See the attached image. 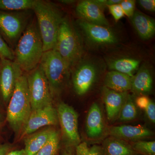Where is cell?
Wrapping results in <instances>:
<instances>
[{
    "label": "cell",
    "mask_w": 155,
    "mask_h": 155,
    "mask_svg": "<svg viewBox=\"0 0 155 155\" xmlns=\"http://www.w3.org/2000/svg\"><path fill=\"white\" fill-rule=\"evenodd\" d=\"M110 13L114 17L115 21L117 22L124 17V14L120 4L108 6Z\"/></svg>",
    "instance_id": "obj_30"
},
{
    "label": "cell",
    "mask_w": 155,
    "mask_h": 155,
    "mask_svg": "<svg viewBox=\"0 0 155 155\" xmlns=\"http://www.w3.org/2000/svg\"><path fill=\"white\" fill-rule=\"evenodd\" d=\"M23 71L14 61L0 59V93L4 101H10L17 79Z\"/></svg>",
    "instance_id": "obj_10"
},
{
    "label": "cell",
    "mask_w": 155,
    "mask_h": 155,
    "mask_svg": "<svg viewBox=\"0 0 155 155\" xmlns=\"http://www.w3.org/2000/svg\"><path fill=\"white\" fill-rule=\"evenodd\" d=\"M37 0H0V10L17 12L32 10Z\"/></svg>",
    "instance_id": "obj_23"
},
{
    "label": "cell",
    "mask_w": 155,
    "mask_h": 155,
    "mask_svg": "<svg viewBox=\"0 0 155 155\" xmlns=\"http://www.w3.org/2000/svg\"><path fill=\"white\" fill-rule=\"evenodd\" d=\"M43 43L44 51L55 47L59 28L64 17L61 10L50 2L37 0L33 9Z\"/></svg>",
    "instance_id": "obj_2"
},
{
    "label": "cell",
    "mask_w": 155,
    "mask_h": 155,
    "mask_svg": "<svg viewBox=\"0 0 155 155\" xmlns=\"http://www.w3.org/2000/svg\"><path fill=\"white\" fill-rule=\"evenodd\" d=\"M55 129L48 127L36 133L31 134L24 140L26 155H35L48 141Z\"/></svg>",
    "instance_id": "obj_19"
},
{
    "label": "cell",
    "mask_w": 155,
    "mask_h": 155,
    "mask_svg": "<svg viewBox=\"0 0 155 155\" xmlns=\"http://www.w3.org/2000/svg\"><path fill=\"white\" fill-rule=\"evenodd\" d=\"M134 151L138 155H155V141L138 140L131 144Z\"/></svg>",
    "instance_id": "obj_26"
},
{
    "label": "cell",
    "mask_w": 155,
    "mask_h": 155,
    "mask_svg": "<svg viewBox=\"0 0 155 155\" xmlns=\"http://www.w3.org/2000/svg\"><path fill=\"white\" fill-rule=\"evenodd\" d=\"M60 2L63 3V4H67V5H69V4H72L75 2V1H72V0H63V1H60Z\"/></svg>",
    "instance_id": "obj_38"
},
{
    "label": "cell",
    "mask_w": 155,
    "mask_h": 155,
    "mask_svg": "<svg viewBox=\"0 0 155 155\" xmlns=\"http://www.w3.org/2000/svg\"><path fill=\"white\" fill-rule=\"evenodd\" d=\"M87 137L93 140L101 138L104 131V124L102 113L96 103L91 105L89 110L86 121Z\"/></svg>",
    "instance_id": "obj_16"
},
{
    "label": "cell",
    "mask_w": 155,
    "mask_h": 155,
    "mask_svg": "<svg viewBox=\"0 0 155 155\" xmlns=\"http://www.w3.org/2000/svg\"><path fill=\"white\" fill-rule=\"evenodd\" d=\"M139 155L138 154H137V155Z\"/></svg>",
    "instance_id": "obj_41"
},
{
    "label": "cell",
    "mask_w": 155,
    "mask_h": 155,
    "mask_svg": "<svg viewBox=\"0 0 155 155\" xmlns=\"http://www.w3.org/2000/svg\"><path fill=\"white\" fill-rule=\"evenodd\" d=\"M140 60L129 57H122L111 59L108 61L109 69L113 71L121 72L133 77L138 70L140 64Z\"/></svg>",
    "instance_id": "obj_22"
},
{
    "label": "cell",
    "mask_w": 155,
    "mask_h": 155,
    "mask_svg": "<svg viewBox=\"0 0 155 155\" xmlns=\"http://www.w3.org/2000/svg\"><path fill=\"white\" fill-rule=\"evenodd\" d=\"M59 123L58 113L52 105L31 111L20 138L30 135L41 127L56 125Z\"/></svg>",
    "instance_id": "obj_12"
},
{
    "label": "cell",
    "mask_w": 155,
    "mask_h": 155,
    "mask_svg": "<svg viewBox=\"0 0 155 155\" xmlns=\"http://www.w3.org/2000/svg\"><path fill=\"white\" fill-rule=\"evenodd\" d=\"M122 0H106V6H108L113 5L120 4Z\"/></svg>",
    "instance_id": "obj_36"
},
{
    "label": "cell",
    "mask_w": 155,
    "mask_h": 155,
    "mask_svg": "<svg viewBox=\"0 0 155 155\" xmlns=\"http://www.w3.org/2000/svg\"><path fill=\"white\" fill-rule=\"evenodd\" d=\"M52 95L59 94L67 85L71 69L54 49L44 52L39 64Z\"/></svg>",
    "instance_id": "obj_4"
},
{
    "label": "cell",
    "mask_w": 155,
    "mask_h": 155,
    "mask_svg": "<svg viewBox=\"0 0 155 155\" xmlns=\"http://www.w3.org/2000/svg\"><path fill=\"white\" fill-rule=\"evenodd\" d=\"M104 10L94 0H84L78 4L76 12L80 19L90 23L108 26L109 22L104 14Z\"/></svg>",
    "instance_id": "obj_13"
},
{
    "label": "cell",
    "mask_w": 155,
    "mask_h": 155,
    "mask_svg": "<svg viewBox=\"0 0 155 155\" xmlns=\"http://www.w3.org/2000/svg\"><path fill=\"white\" fill-rule=\"evenodd\" d=\"M104 155H136L131 145L127 141L110 136L103 143Z\"/></svg>",
    "instance_id": "obj_21"
},
{
    "label": "cell",
    "mask_w": 155,
    "mask_h": 155,
    "mask_svg": "<svg viewBox=\"0 0 155 155\" xmlns=\"http://www.w3.org/2000/svg\"><path fill=\"white\" fill-rule=\"evenodd\" d=\"M147 117L153 123H155V104L150 100V102L144 110Z\"/></svg>",
    "instance_id": "obj_31"
},
{
    "label": "cell",
    "mask_w": 155,
    "mask_h": 155,
    "mask_svg": "<svg viewBox=\"0 0 155 155\" xmlns=\"http://www.w3.org/2000/svg\"><path fill=\"white\" fill-rule=\"evenodd\" d=\"M78 23L89 42L96 45H111L118 43V37L109 26L97 25L79 19Z\"/></svg>",
    "instance_id": "obj_11"
},
{
    "label": "cell",
    "mask_w": 155,
    "mask_h": 155,
    "mask_svg": "<svg viewBox=\"0 0 155 155\" xmlns=\"http://www.w3.org/2000/svg\"><path fill=\"white\" fill-rule=\"evenodd\" d=\"M153 80L150 67L143 64L139 67L132 78L130 90L134 94L139 96L146 95L153 88Z\"/></svg>",
    "instance_id": "obj_17"
},
{
    "label": "cell",
    "mask_w": 155,
    "mask_h": 155,
    "mask_svg": "<svg viewBox=\"0 0 155 155\" xmlns=\"http://www.w3.org/2000/svg\"><path fill=\"white\" fill-rule=\"evenodd\" d=\"M150 99L147 95H141L138 96L135 101L136 105L141 110H143L147 107L150 102Z\"/></svg>",
    "instance_id": "obj_32"
},
{
    "label": "cell",
    "mask_w": 155,
    "mask_h": 155,
    "mask_svg": "<svg viewBox=\"0 0 155 155\" xmlns=\"http://www.w3.org/2000/svg\"><path fill=\"white\" fill-rule=\"evenodd\" d=\"M61 155H74L70 148H67L64 149L62 152Z\"/></svg>",
    "instance_id": "obj_37"
},
{
    "label": "cell",
    "mask_w": 155,
    "mask_h": 155,
    "mask_svg": "<svg viewBox=\"0 0 155 155\" xmlns=\"http://www.w3.org/2000/svg\"><path fill=\"white\" fill-rule=\"evenodd\" d=\"M137 110L132 97L128 94L119 114V119L122 121H130L137 116Z\"/></svg>",
    "instance_id": "obj_24"
},
{
    "label": "cell",
    "mask_w": 155,
    "mask_h": 155,
    "mask_svg": "<svg viewBox=\"0 0 155 155\" xmlns=\"http://www.w3.org/2000/svg\"><path fill=\"white\" fill-rule=\"evenodd\" d=\"M134 27L140 38L148 40L154 36V19L138 11H135L130 18Z\"/></svg>",
    "instance_id": "obj_18"
},
{
    "label": "cell",
    "mask_w": 155,
    "mask_h": 155,
    "mask_svg": "<svg viewBox=\"0 0 155 155\" xmlns=\"http://www.w3.org/2000/svg\"><path fill=\"white\" fill-rule=\"evenodd\" d=\"M32 110L52 105V95L40 65L26 75Z\"/></svg>",
    "instance_id": "obj_7"
},
{
    "label": "cell",
    "mask_w": 155,
    "mask_h": 155,
    "mask_svg": "<svg viewBox=\"0 0 155 155\" xmlns=\"http://www.w3.org/2000/svg\"><path fill=\"white\" fill-rule=\"evenodd\" d=\"M43 43L36 20L27 25L14 50V61L22 71L29 72L38 67L43 55Z\"/></svg>",
    "instance_id": "obj_1"
},
{
    "label": "cell",
    "mask_w": 155,
    "mask_h": 155,
    "mask_svg": "<svg viewBox=\"0 0 155 155\" xmlns=\"http://www.w3.org/2000/svg\"><path fill=\"white\" fill-rule=\"evenodd\" d=\"M0 117H1V115H0Z\"/></svg>",
    "instance_id": "obj_40"
},
{
    "label": "cell",
    "mask_w": 155,
    "mask_h": 155,
    "mask_svg": "<svg viewBox=\"0 0 155 155\" xmlns=\"http://www.w3.org/2000/svg\"><path fill=\"white\" fill-rule=\"evenodd\" d=\"M133 77L111 70L106 74L104 82V86L118 92H127L131 90Z\"/></svg>",
    "instance_id": "obj_20"
},
{
    "label": "cell",
    "mask_w": 155,
    "mask_h": 155,
    "mask_svg": "<svg viewBox=\"0 0 155 155\" xmlns=\"http://www.w3.org/2000/svg\"><path fill=\"white\" fill-rule=\"evenodd\" d=\"M136 1L134 0H125L120 3L124 15L130 18L135 12Z\"/></svg>",
    "instance_id": "obj_29"
},
{
    "label": "cell",
    "mask_w": 155,
    "mask_h": 155,
    "mask_svg": "<svg viewBox=\"0 0 155 155\" xmlns=\"http://www.w3.org/2000/svg\"><path fill=\"white\" fill-rule=\"evenodd\" d=\"M70 69L81 60L83 47L80 36L69 19L61 22L54 48Z\"/></svg>",
    "instance_id": "obj_5"
},
{
    "label": "cell",
    "mask_w": 155,
    "mask_h": 155,
    "mask_svg": "<svg viewBox=\"0 0 155 155\" xmlns=\"http://www.w3.org/2000/svg\"><path fill=\"white\" fill-rule=\"evenodd\" d=\"M6 155H26L24 149L17 150L11 151Z\"/></svg>",
    "instance_id": "obj_35"
},
{
    "label": "cell",
    "mask_w": 155,
    "mask_h": 155,
    "mask_svg": "<svg viewBox=\"0 0 155 155\" xmlns=\"http://www.w3.org/2000/svg\"><path fill=\"white\" fill-rule=\"evenodd\" d=\"M57 111L62 137L67 148L75 147L81 143L78 130V114L72 107L64 102L59 104Z\"/></svg>",
    "instance_id": "obj_8"
},
{
    "label": "cell",
    "mask_w": 155,
    "mask_h": 155,
    "mask_svg": "<svg viewBox=\"0 0 155 155\" xmlns=\"http://www.w3.org/2000/svg\"><path fill=\"white\" fill-rule=\"evenodd\" d=\"M60 133L56 130L47 143L35 155H56L59 150Z\"/></svg>",
    "instance_id": "obj_25"
},
{
    "label": "cell",
    "mask_w": 155,
    "mask_h": 155,
    "mask_svg": "<svg viewBox=\"0 0 155 155\" xmlns=\"http://www.w3.org/2000/svg\"><path fill=\"white\" fill-rule=\"evenodd\" d=\"M72 83L76 93L79 96L86 94L94 85L98 75V66L94 61L81 60L74 66Z\"/></svg>",
    "instance_id": "obj_9"
},
{
    "label": "cell",
    "mask_w": 155,
    "mask_h": 155,
    "mask_svg": "<svg viewBox=\"0 0 155 155\" xmlns=\"http://www.w3.org/2000/svg\"><path fill=\"white\" fill-rule=\"evenodd\" d=\"M31 111L27 78L23 74L17 79L7 111V121L15 133H22Z\"/></svg>",
    "instance_id": "obj_3"
},
{
    "label": "cell",
    "mask_w": 155,
    "mask_h": 155,
    "mask_svg": "<svg viewBox=\"0 0 155 155\" xmlns=\"http://www.w3.org/2000/svg\"><path fill=\"white\" fill-rule=\"evenodd\" d=\"M110 136L122 140L136 142L150 137L153 134L149 128L141 126L122 125L113 126L108 130Z\"/></svg>",
    "instance_id": "obj_14"
},
{
    "label": "cell",
    "mask_w": 155,
    "mask_h": 155,
    "mask_svg": "<svg viewBox=\"0 0 155 155\" xmlns=\"http://www.w3.org/2000/svg\"><path fill=\"white\" fill-rule=\"evenodd\" d=\"M102 95L107 119L110 121H114L119 116L127 100L128 93L118 92L104 86L102 89Z\"/></svg>",
    "instance_id": "obj_15"
},
{
    "label": "cell",
    "mask_w": 155,
    "mask_h": 155,
    "mask_svg": "<svg viewBox=\"0 0 155 155\" xmlns=\"http://www.w3.org/2000/svg\"><path fill=\"white\" fill-rule=\"evenodd\" d=\"M2 124H0V130H1V128H2Z\"/></svg>",
    "instance_id": "obj_39"
},
{
    "label": "cell",
    "mask_w": 155,
    "mask_h": 155,
    "mask_svg": "<svg viewBox=\"0 0 155 155\" xmlns=\"http://www.w3.org/2000/svg\"><path fill=\"white\" fill-rule=\"evenodd\" d=\"M26 11L0 10V35L13 50L28 24L29 14Z\"/></svg>",
    "instance_id": "obj_6"
},
{
    "label": "cell",
    "mask_w": 155,
    "mask_h": 155,
    "mask_svg": "<svg viewBox=\"0 0 155 155\" xmlns=\"http://www.w3.org/2000/svg\"><path fill=\"white\" fill-rule=\"evenodd\" d=\"M75 155H104L101 146L94 145L91 147L85 142L75 147Z\"/></svg>",
    "instance_id": "obj_27"
},
{
    "label": "cell",
    "mask_w": 155,
    "mask_h": 155,
    "mask_svg": "<svg viewBox=\"0 0 155 155\" xmlns=\"http://www.w3.org/2000/svg\"><path fill=\"white\" fill-rule=\"evenodd\" d=\"M12 147L8 144L0 145V155H6L11 151Z\"/></svg>",
    "instance_id": "obj_34"
},
{
    "label": "cell",
    "mask_w": 155,
    "mask_h": 155,
    "mask_svg": "<svg viewBox=\"0 0 155 155\" xmlns=\"http://www.w3.org/2000/svg\"><path fill=\"white\" fill-rule=\"evenodd\" d=\"M14 61V50L11 48L0 35V59Z\"/></svg>",
    "instance_id": "obj_28"
},
{
    "label": "cell",
    "mask_w": 155,
    "mask_h": 155,
    "mask_svg": "<svg viewBox=\"0 0 155 155\" xmlns=\"http://www.w3.org/2000/svg\"><path fill=\"white\" fill-rule=\"evenodd\" d=\"M139 4L143 8L150 12H154L155 11V0H140Z\"/></svg>",
    "instance_id": "obj_33"
}]
</instances>
